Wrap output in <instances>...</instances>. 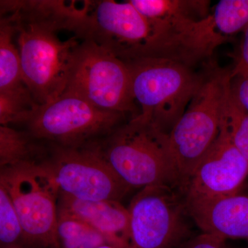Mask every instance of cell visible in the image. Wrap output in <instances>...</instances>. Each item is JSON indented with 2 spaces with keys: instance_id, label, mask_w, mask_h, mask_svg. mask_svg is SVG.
<instances>
[{
  "instance_id": "obj_12",
  "label": "cell",
  "mask_w": 248,
  "mask_h": 248,
  "mask_svg": "<svg viewBox=\"0 0 248 248\" xmlns=\"http://www.w3.org/2000/svg\"><path fill=\"white\" fill-rule=\"evenodd\" d=\"M248 175V160L221 128L182 192L186 203L223 198L238 194Z\"/></svg>"
},
{
  "instance_id": "obj_15",
  "label": "cell",
  "mask_w": 248,
  "mask_h": 248,
  "mask_svg": "<svg viewBox=\"0 0 248 248\" xmlns=\"http://www.w3.org/2000/svg\"><path fill=\"white\" fill-rule=\"evenodd\" d=\"M202 232L223 239H248V197L236 195L186 203Z\"/></svg>"
},
{
  "instance_id": "obj_7",
  "label": "cell",
  "mask_w": 248,
  "mask_h": 248,
  "mask_svg": "<svg viewBox=\"0 0 248 248\" xmlns=\"http://www.w3.org/2000/svg\"><path fill=\"white\" fill-rule=\"evenodd\" d=\"M0 186L12 201L23 236L45 247L59 248L56 231L60 190L46 161L1 170Z\"/></svg>"
},
{
  "instance_id": "obj_3",
  "label": "cell",
  "mask_w": 248,
  "mask_h": 248,
  "mask_svg": "<svg viewBox=\"0 0 248 248\" xmlns=\"http://www.w3.org/2000/svg\"><path fill=\"white\" fill-rule=\"evenodd\" d=\"M205 63L200 87L169 133L181 189L218 138L231 92L232 70Z\"/></svg>"
},
{
  "instance_id": "obj_22",
  "label": "cell",
  "mask_w": 248,
  "mask_h": 248,
  "mask_svg": "<svg viewBox=\"0 0 248 248\" xmlns=\"http://www.w3.org/2000/svg\"><path fill=\"white\" fill-rule=\"evenodd\" d=\"M23 236L20 220L9 193L0 186V241L8 246Z\"/></svg>"
},
{
  "instance_id": "obj_11",
  "label": "cell",
  "mask_w": 248,
  "mask_h": 248,
  "mask_svg": "<svg viewBox=\"0 0 248 248\" xmlns=\"http://www.w3.org/2000/svg\"><path fill=\"white\" fill-rule=\"evenodd\" d=\"M248 25V0H221L208 16L186 26L174 39V58L186 64L208 62L218 46Z\"/></svg>"
},
{
  "instance_id": "obj_21",
  "label": "cell",
  "mask_w": 248,
  "mask_h": 248,
  "mask_svg": "<svg viewBox=\"0 0 248 248\" xmlns=\"http://www.w3.org/2000/svg\"><path fill=\"white\" fill-rule=\"evenodd\" d=\"M221 128L248 161V112L236 102L231 89L223 110Z\"/></svg>"
},
{
  "instance_id": "obj_20",
  "label": "cell",
  "mask_w": 248,
  "mask_h": 248,
  "mask_svg": "<svg viewBox=\"0 0 248 248\" xmlns=\"http://www.w3.org/2000/svg\"><path fill=\"white\" fill-rule=\"evenodd\" d=\"M38 106L25 84L0 91V124L23 125Z\"/></svg>"
},
{
  "instance_id": "obj_5",
  "label": "cell",
  "mask_w": 248,
  "mask_h": 248,
  "mask_svg": "<svg viewBox=\"0 0 248 248\" xmlns=\"http://www.w3.org/2000/svg\"><path fill=\"white\" fill-rule=\"evenodd\" d=\"M128 117L101 110L76 94L64 92L39 105L23 125L36 140L60 148H78L102 141Z\"/></svg>"
},
{
  "instance_id": "obj_9",
  "label": "cell",
  "mask_w": 248,
  "mask_h": 248,
  "mask_svg": "<svg viewBox=\"0 0 248 248\" xmlns=\"http://www.w3.org/2000/svg\"><path fill=\"white\" fill-rule=\"evenodd\" d=\"M96 143L78 148L50 145L46 163L60 192L80 200L120 202L132 188L103 157Z\"/></svg>"
},
{
  "instance_id": "obj_1",
  "label": "cell",
  "mask_w": 248,
  "mask_h": 248,
  "mask_svg": "<svg viewBox=\"0 0 248 248\" xmlns=\"http://www.w3.org/2000/svg\"><path fill=\"white\" fill-rule=\"evenodd\" d=\"M96 147L131 188L179 186L169 133L140 114L124 122Z\"/></svg>"
},
{
  "instance_id": "obj_2",
  "label": "cell",
  "mask_w": 248,
  "mask_h": 248,
  "mask_svg": "<svg viewBox=\"0 0 248 248\" xmlns=\"http://www.w3.org/2000/svg\"><path fill=\"white\" fill-rule=\"evenodd\" d=\"M87 10L73 31L125 63L141 59L173 58L172 37L152 24L130 1H86Z\"/></svg>"
},
{
  "instance_id": "obj_13",
  "label": "cell",
  "mask_w": 248,
  "mask_h": 248,
  "mask_svg": "<svg viewBox=\"0 0 248 248\" xmlns=\"http://www.w3.org/2000/svg\"><path fill=\"white\" fill-rule=\"evenodd\" d=\"M87 10L86 1L81 6L76 1L63 0H1V17L14 26L30 25L57 32H73Z\"/></svg>"
},
{
  "instance_id": "obj_4",
  "label": "cell",
  "mask_w": 248,
  "mask_h": 248,
  "mask_svg": "<svg viewBox=\"0 0 248 248\" xmlns=\"http://www.w3.org/2000/svg\"><path fill=\"white\" fill-rule=\"evenodd\" d=\"M125 63L140 115L170 133L200 87L203 72L195 73L192 66L168 57Z\"/></svg>"
},
{
  "instance_id": "obj_19",
  "label": "cell",
  "mask_w": 248,
  "mask_h": 248,
  "mask_svg": "<svg viewBox=\"0 0 248 248\" xmlns=\"http://www.w3.org/2000/svg\"><path fill=\"white\" fill-rule=\"evenodd\" d=\"M56 232L59 248H97L108 244L89 224L65 213H58Z\"/></svg>"
},
{
  "instance_id": "obj_24",
  "label": "cell",
  "mask_w": 248,
  "mask_h": 248,
  "mask_svg": "<svg viewBox=\"0 0 248 248\" xmlns=\"http://www.w3.org/2000/svg\"><path fill=\"white\" fill-rule=\"evenodd\" d=\"M225 241L215 235L202 232L192 239L186 240L179 248H227Z\"/></svg>"
},
{
  "instance_id": "obj_6",
  "label": "cell",
  "mask_w": 248,
  "mask_h": 248,
  "mask_svg": "<svg viewBox=\"0 0 248 248\" xmlns=\"http://www.w3.org/2000/svg\"><path fill=\"white\" fill-rule=\"evenodd\" d=\"M65 92L76 94L101 110L130 118L140 114L128 65L89 41H80L75 50Z\"/></svg>"
},
{
  "instance_id": "obj_16",
  "label": "cell",
  "mask_w": 248,
  "mask_h": 248,
  "mask_svg": "<svg viewBox=\"0 0 248 248\" xmlns=\"http://www.w3.org/2000/svg\"><path fill=\"white\" fill-rule=\"evenodd\" d=\"M152 24L174 37L186 26L208 16L210 1L205 0H129Z\"/></svg>"
},
{
  "instance_id": "obj_26",
  "label": "cell",
  "mask_w": 248,
  "mask_h": 248,
  "mask_svg": "<svg viewBox=\"0 0 248 248\" xmlns=\"http://www.w3.org/2000/svg\"><path fill=\"white\" fill-rule=\"evenodd\" d=\"M97 248H122L120 247H117V246H114V245L110 244H106L102 245V246H99ZM127 248H133V247Z\"/></svg>"
},
{
  "instance_id": "obj_25",
  "label": "cell",
  "mask_w": 248,
  "mask_h": 248,
  "mask_svg": "<svg viewBox=\"0 0 248 248\" xmlns=\"http://www.w3.org/2000/svg\"><path fill=\"white\" fill-rule=\"evenodd\" d=\"M234 70L248 71V25L244 31V37Z\"/></svg>"
},
{
  "instance_id": "obj_14",
  "label": "cell",
  "mask_w": 248,
  "mask_h": 248,
  "mask_svg": "<svg viewBox=\"0 0 248 248\" xmlns=\"http://www.w3.org/2000/svg\"><path fill=\"white\" fill-rule=\"evenodd\" d=\"M58 213L79 218L99 232L108 244L132 247L130 214L118 201H84L60 192Z\"/></svg>"
},
{
  "instance_id": "obj_18",
  "label": "cell",
  "mask_w": 248,
  "mask_h": 248,
  "mask_svg": "<svg viewBox=\"0 0 248 248\" xmlns=\"http://www.w3.org/2000/svg\"><path fill=\"white\" fill-rule=\"evenodd\" d=\"M16 31L5 18L0 20V91L25 84L22 76L20 55L14 44Z\"/></svg>"
},
{
  "instance_id": "obj_23",
  "label": "cell",
  "mask_w": 248,
  "mask_h": 248,
  "mask_svg": "<svg viewBox=\"0 0 248 248\" xmlns=\"http://www.w3.org/2000/svg\"><path fill=\"white\" fill-rule=\"evenodd\" d=\"M231 93L236 102L248 112V71L232 70Z\"/></svg>"
},
{
  "instance_id": "obj_27",
  "label": "cell",
  "mask_w": 248,
  "mask_h": 248,
  "mask_svg": "<svg viewBox=\"0 0 248 248\" xmlns=\"http://www.w3.org/2000/svg\"></svg>"
},
{
  "instance_id": "obj_17",
  "label": "cell",
  "mask_w": 248,
  "mask_h": 248,
  "mask_svg": "<svg viewBox=\"0 0 248 248\" xmlns=\"http://www.w3.org/2000/svg\"><path fill=\"white\" fill-rule=\"evenodd\" d=\"M36 140L26 130L0 125L1 170L31 163L44 162L48 158L50 146Z\"/></svg>"
},
{
  "instance_id": "obj_10",
  "label": "cell",
  "mask_w": 248,
  "mask_h": 248,
  "mask_svg": "<svg viewBox=\"0 0 248 248\" xmlns=\"http://www.w3.org/2000/svg\"><path fill=\"white\" fill-rule=\"evenodd\" d=\"M174 186L143 187L129 206L133 248H174L186 241L188 232L185 198Z\"/></svg>"
},
{
  "instance_id": "obj_8",
  "label": "cell",
  "mask_w": 248,
  "mask_h": 248,
  "mask_svg": "<svg viewBox=\"0 0 248 248\" xmlns=\"http://www.w3.org/2000/svg\"><path fill=\"white\" fill-rule=\"evenodd\" d=\"M14 27L24 82L39 105L55 100L66 91L80 40L62 41L57 32L34 26Z\"/></svg>"
}]
</instances>
